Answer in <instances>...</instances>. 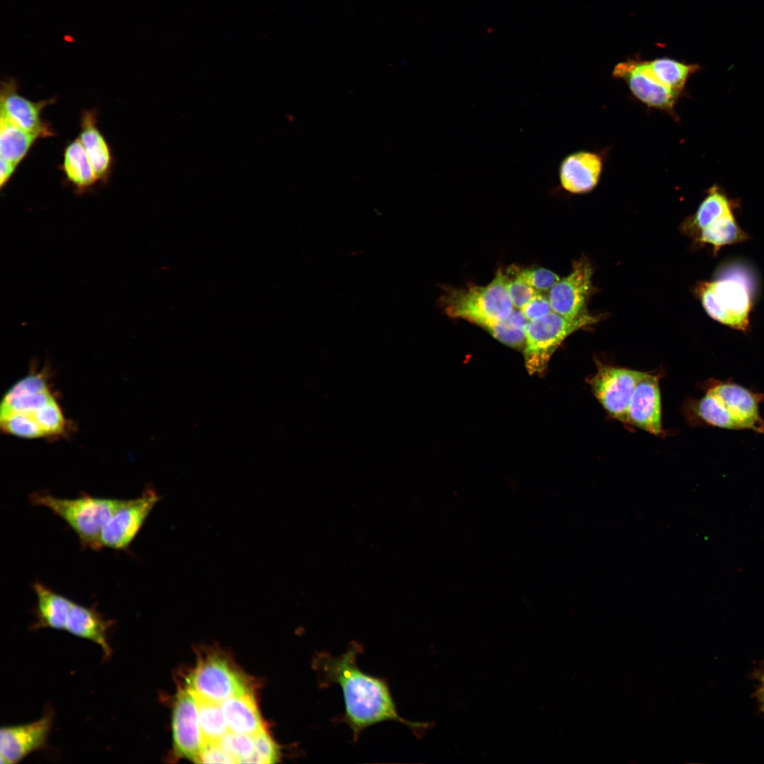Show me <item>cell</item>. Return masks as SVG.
Listing matches in <instances>:
<instances>
[{
  "label": "cell",
  "instance_id": "6da1fadb",
  "mask_svg": "<svg viewBox=\"0 0 764 764\" xmlns=\"http://www.w3.org/2000/svg\"><path fill=\"white\" fill-rule=\"evenodd\" d=\"M363 647L353 641L341 655L327 652L313 655L311 668L320 688L338 685L342 690L345 712L337 719L352 730L354 741L366 728L385 721H395L415 729L422 725L400 716L386 679L369 675L360 669L358 656Z\"/></svg>",
  "mask_w": 764,
  "mask_h": 764
},
{
  "label": "cell",
  "instance_id": "7a4b0ae2",
  "mask_svg": "<svg viewBox=\"0 0 764 764\" xmlns=\"http://www.w3.org/2000/svg\"><path fill=\"white\" fill-rule=\"evenodd\" d=\"M764 393L748 389L733 381L710 379L704 395L690 404L695 424L729 430H751L764 434L760 405Z\"/></svg>",
  "mask_w": 764,
  "mask_h": 764
},
{
  "label": "cell",
  "instance_id": "3957f363",
  "mask_svg": "<svg viewBox=\"0 0 764 764\" xmlns=\"http://www.w3.org/2000/svg\"><path fill=\"white\" fill-rule=\"evenodd\" d=\"M695 291L711 318L744 333L748 331L754 294L746 275L722 271L714 279L699 283Z\"/></svg>",
  "mask_w": 764,
  "mask_h": 764
},
{
  "label": "cell",
  "instance_id": "277c9868",
  "mask_svg": "<svg viewBox=\"0 0 764 764\" xmlns=\"http://www.w3.org/2000/svg\"><path fill=\"white\" fill-rule=\"evenodd\" d=\"M440 301L448 317L466 320L485 330L507 319L514 309L500 269L488 284L447 289Z\"/></svg>",
  "mask_w": 764,
  "mask_h": 764
},
{
  "label": "cell",
  "instance_id": "5b68a950",
  "mask_svg": "<svg viewBox=\"0 0 764 764\" xmlns=\"http://www.w3.org/2000/svg\"><path fill=\"white\" fill-rule=\"evenodd\" d=\"M34 505L50 509L60 517L76 534L84 548L101 549V531L125 499L96 497L83 494L74 499L59 498L46 493H33L29 498Z\"/></svg>",
  "mask_w": 764,
  "mask_h": 764
},
{
  "label": "cell",
  "instance_id": "8992f818",
  "mask_svg": "<svg viewBox=\"0 0 764 764\" xmlns=\"http://www.w3.org/2000/svg\"><path fill=\"white\" fill-rule=\"evenodd\" d=\"M596 321V317L589 313L570 319L553 311L529 321L525 328L523 349L528 372L531 375L543 374L552 355L566 337Z\"/></svg>",
  "mask_w": 764,
  "mask_h": 764
},
{
  "label": "cell",
  "instance_id": "52a82bcc",
  "mask_svg": "<svg viewBox=\"0 0 764 764\" xmlns=\"http://www.w3.org/2000/svg\"><path fill=\"white\" fill-rule=\"evenodd\" d=\"M187 684L195 697L218 704L250 692L243 676L215 656L201 661L189 674Z\"/></svg>",
  "mask_w": 764,
  "mask_h": 764
},
{
  "label": "cell",
  "instance_id": "ba28073f",
  "mask_svg": "<svg viewBox=\"0 0 764 764\" xmlns=\"http://www.w3.org/2000/svg\"><path fill=\"white\" fill-rule=\"evenodd\" d=\"M612 76L623 81L632 95L647 106L675 115V105L682 94L666 85L656 76L648 60L639 57L618 63Z\"/></svg>",
  "mask_w": 764,
  "mask_h": 764
},
{
  "label": "cell",
  "instance_id": "9c48e42d",
  "mask_svg": "<svg viewBox=\"0 0 764 764\" xmlns=\"http://www.w3.org/2000/svg\"><path fill=\"white\" fill-rule=\"evenodd\" d=\"M159 499L157 493L148 487L140 497L125 499L104 526L100 537L101 548L127 549Z\"/></svg>",
  "mask_w": 764,
  "mask_h": 764
},
{
  "label": "cell",
  "instance_id": "30bf717a",
  "mask_svg": "<svg viewBox=\"0 0 764 764\" xmlns=\"http://www.w3.org/2000/svg\"><path fill=\"white\" fill-rule=\"evenodd\" d=\"M645 372L600 365L589 378L598 402L613 418L627 423V414L635 388Z\"/></svg>",
  "mask_w": 764,
  "mask_h": 764
},
{
  "label": "cell",
  "instance_id": "8fae6325",
  "mask_svg": "<svg viewBox=\"0 0 764 764\" xmlns=\"http://www.w3.org/2000/svg\"><path fill=\"white\" fill-rule=\"evenodd\" d=\"M592 267L581 258L573 265L572 271L560 279L550 290L548 300L552 311L573 319L589 313L586 301L592 289Z\"/></svg>",
  "mask_w": 764,
  "mask_h": 764
},
{
  "label": "cell",
  "instance_id": "7c38bea8",
  "mask_svg": "<svg viewBox=\"0 0 764 764\" xmlns=\"http://www.w3.org/2000/svg\"><path fill=\"white\" fill-rule=\"evenodd\" d=\"M52 723L53 712L50 710L34 722L1 727L0 729L1 763H17L30 753L44 748Z\"/></svg>",
  "mask_w": 764,
  "mask_h": 764
},
{
  "label": "cell",
  "instance_id": "4fadbf2b",
  "mask_svg": "<svg viewBox=\"0 0 764 764\" xmlns=\"http://www.w3.org/2000/svg\"><path fill=\"white\" fill-rule=\"evenodd\" d=\"M172 727L176 751L197 762L204 740L199 722L197 700L187 688L181 690L177 695Z\"/></svg>",
  "mask_w": 764,
  "mask_h": 764
},
{
  "label": "cell",
  "instance_id": "5bb4252c",
  "mask_svg": "<svg viewBox=\"0 0 764 764\" xmlns=\"http://www.w3.org/2000/svg\"><path fill=\"white\" fill-rule=\"evenodd\" d=\"M18 83L13 79L4 80L1 86L0 113L23 129L38 133L42 137L54 135L50 125L41 118V112L55 100L50 98L38 102L21 96Z\"/></svg>",
  "mask_w": 764,
  "mask_h": 764
},
{
  "label": "cell",
  "instance_id": "9a60e30c",
  "mask_svg": "<svg viewBox=\"0 0 764 764\" xmlns=\"http://www.w3.org/2000/svg\"><path fill=\"white\" fill-rule=\"evenodd\" d=\"M627 423L654 435L662 433L661 395L656 375L645 373L637 382L628 407Z\"/></svg>",
  "mask_w": 764,
  "mask_h": 764
},
{
  "label": "cell",
  "instance_id": "2e32d148",
  "mask_svg": "<svg viewBox=\"0 0 764 764\" xmlns=\"http://www.w3.org/2000/svg\"><path fill=\"white\" fill-rule=\"evenodd\" d=\"M602 168L603 160L598 154L586 151L572 153L560 163V187L572 194L589 192L598 185Z\"/></svg>",
  "mask_w": 764,
  "mask_h": 764
},
{
  "label": "cell",
  "instance_id": "e0dca14e",
  "mask_svg": "<svg viewBox=\"0 0 764 764\" xmlns=\"http://www.w3.org/2000/svg\"><path fill=\"white\" fill-rule=\"evenodd\" d=\"M106 620L96 606H86L74 603L69 613L64 631L76 637L91 641L102 649L106 659L111 657L112 649L108 634L113 625Z\"/></svg>",
  "mask_w": 764,
  "mask_h": 764
},
{
  "label": "cell",
  "instance_id": "ac0fdd59",
  "mask_svg": "<svg viewBox=\"0 0 764 764\" xmlns=\"http://www.w3.org/2000/svg\"><path fill=\"white\" fill-rule=\"evenodd\" d=\"M79 139L86 153L98 180L106 182L112 166L110 149L97 126L95 110H84L81 117Z\"/></svg>",
  "mask_w": 764,
  "mask_h": 764
},
{
  "label": "cell",
  "instance_id": "d6986e66",
  "mask_svg": "<svg viewBox=\"0 0 764 764\" xmlns=\"http://www.w3.org/2000/svg\"><path fill=\"white\" fill-rule=\"evenodd\" d=\"M52 398L45 380L40 375H30L6 393L1 405V415L23 412L33 415Z\"/></svg>",
  "mask_w": 764,
  "mask_h": 764
},
{
  "label": "cell",
  "instance_id": "ffe728a7",
  "mask_svg": "<svg viewBox=\"0 0 764 764\" xmlns=\"http://www.w3.org/2000/svg\"><path fill=\"white\" fill-rule=\"evenodd\" d=\"M36 596L35 622L33 629L50 628L64 630L74 601L54 591L40 581L33 584Z\"/></svg>",
  "mask_w": 764,
  "mask_h": 764
},
{
  "label": "cell",
  "instance_id": "44dd1931",
  "mask_svg": "<svg viewBox=\"0 0 764 764\" xmlns=\"http://www.w3.org/2000/svg\"><path fill=\"white\" fill-rule=\"evenodd\" d=\"M221 706L229 731L254 736L265 730L250 692L232 697Z\"/></svg>",
  "mask_w": 764,
  "mask_h": 764
},
{
  "label": "cell",
  "instance_id": "7402d4cb",
  "mask_svg": "<svg viewBox=\"0 0 764 764\" xmlns=\"http://www.w3.org/2000/svg\"><path fill=\"white\" fill-rule=\"evenodd\" d=\"M737 205L719 186L713 185L707 190L696 212L685 222V231L694 238L716 219L734 213Z\"/></svg>",
  "mask_w": 764,
  "mask_h": 764
},
{
  "label": "cell",
  "instance_id": "603a6c76",
  "mask_svg": "<svg viewBox=\"0 0 764 764\" xmlns=\"http://www.w3.org/2000/svg\"><path fill=\"white\" fill-rule=\"evenodd\" d=\"M41 137V134L23 129L1 114L0 158L18 166L35 141Z\"/></svg>",
  "mask_w": 764,
  "mask_h": 764
},
{
  "label": "cell",
  "instance_id": "cb8c5ba5",
  "mask_svg": "<svg viewBox=\"0 0 764 764\" xmlns=\"http://www.w3.org/2000/svg\"><path fill=\"white\" fill-rule=\"evenodd\" d=\"M62 169L79 193L92 187L98 178L79 138L68 144L64 155Z\"/></svg>",
  "mask_w": 764,
  "mask_h": 764
},
{
  "label": "cell",
  "instance_id": "d4e9b609",
  "mask_svg": "<svg viewBox=\"0 0 764 764\" xmlns=\"http://www.w3.org/2000/svg\"><path fill=\"white\" fill-rule=\"evenodd\" d=\"M749 238L748 233L738 224L734 213L716 219L694 237L698 243L711 245L714 255L724 246L741 243Z\"/></svg>",
  "mask_w": 764,
  "mask_h": 764
},
{
  "label": "cell",
  "instance_id": "484cf974",
  "mask_svg": "<svg viewBox=\"0 0 764 764\" xmlns=\"http://www.w3.org/2000/svg\"><path fill=\"white\" fill-rule=\"evenodd\" d=\"M661 81L671 90L683 94L688 79L701 69L698 64H689L669 57L648 60Z\"/></svg>",
  "mask_w": 764,
  "mask_h": 764
},
{
  "label": "cell",
  "instance_id": "4316f807",
  "mask_svg": "<svg viewBox=\"0 0 764 764\" xmlns=\"http://www.w3.org/2000/svg\"><path fill=\"white\" fill-rule=\"evenodd\" d=\"M195 698L204 743L218 742L228 731L221 704Z\"/></svg>",
  "mask_w": 764,
  "mask_h": 764
},
{
  "label": "cell",
  "instance_id": "83f0119b",
  "mask_svg": "<svg viewBox=\"0 0 764 764\" xmlns=\"http://www.w3.org/2000/svg\"><path fill=\"white\" fill-rule=\"evenodd\" d=\"M1 425L6 432L24 438H35L43 434L33 416L23 412L1 415Z\"/></svg>",
  "mask_w": 764,
  "mask_h": 764
},
{
  "label": "cell",
  "instance_id": "f1b7e54d",
  "mask_svg": "<svg viewBox=\"0 0 764 764\" xmlns=\"http://www.w3.org/2000/svg\"><path fill=\"white\" fill-rule=\"evenodd\" d=\"M43 436L61 434L64 428V419L60 407L52 398L33 415Z\"/></svg>",
  "mask_w": 764,
  "mask_h": 764
},
{
  "label": "cell",
  "instance_id": "f546056e",
  "mask_svg": "<svg viewBox=\"0 0 764 764\" xmlns=\"http://www.w3.org/2000/svg\"><path fill=\"white\" fill-rule=\"evenodd\" d=\"M218 743L224 751L236 760L237 763H245L255 751L253 736L250 735L228 731Z\"/></svg>",
  "mask_w": 764,
  "mask_h": 764
},
{
  "label": "cell",
  "instance_id": "4dcf8cb0",
  "mask_svg": "<svg viewBox=\"0 0 764 764\" xmlns=\"http://www.w3.org/2000/svg\"><path fill=\"white\" fill-rule=\"evenodd\" d=\"M253 736L255 743V751L253 754L245 761V763H276L278 760L280 754L279 747L267 731L263 730Z\"/></svg>",
  "mask_w": 764,
  "mask_h": 764
},
{
  "label": "cell",
  "instance_id": "1f68e13d",
  "mask_svg": "<svg viewBox=\"0 0 764 764\" xmlns=\"http://www.w3.org/2000/svg\"><path fill=\"white\" fill-rule=\"evenodd\" d=\"M514 275L506 277V287L509 296L516 308L520 309L529 302L539 291L528 285L519 274V270L514 267Z\"/></svg>",
  "mask_w": 764,
  "mask_h": 764
},
{
  "label": "cell",
  "instance_id": "d6a6232c",
  "mask_svg": "<svg viewBox=\"0 0 764 764\" xmlns=\"http://www.w3.org/2000/svg\"><path fill=\"white\" fill-rule=\"evenodd\" d=\"M519 274L528 285L541 293L550 290L560 279L557 274L543 267L519 270Z\"/></svg>",
  "mask_w": 764,
  "mask_h": 764
},
{
  "label": "cell",
  "instance_id": "836d02e7",
  "mask_svg": "<svg viewBox=\"0 0 764 764\" xmlns=\"http://www.w3.org/2000/svg\"><path fill=\"white\" fill-rule=\"evenodd\" d=\"M197 762L204 763H236V760L224 751L218 742H205Z\"/></svg>",
  "mask_w": 764,
  "mask_h": 764
},
{
  "label": "cell",
  "instance_id": "e575fe53",
  "mask_svg": "<svg viewBox=\"0 0 764 764\" xmlns=\"http://www.w3.org/2000/svg\"><path fill=\"white\" fill-rule=\"evenodd\" d=\"M520 311L528 322L552 312L548 297L543 295L541 292H538L529 302L520 308Z\"/></svg>",
  "mask_w": 764,
  "mask_h": 764
},
{
  "label": "cell",
  "instance_id": "d590c367",
  "mask_svg": "<svg viewBox=\"0 0 764 764\" xmlns=\"http://www.w3.org/2000/svg\"><path fill=\"white\" fill-rule=\"evenodd\" d=\"M18 165L1 158L0 187L3 188L15 172Z\"/></svg>",
  "mask_w": 764,
  "mask_h": 764
},
{
  "label": "cell",
  "instance_id": "8d00e7d4",
  "mask_svg": "<svg viewBox=\"0 0 764 764\" xmlns=\"http://www.w3.org/2000/svg\"><path fill=\"white\" fill-rule=\"evenodd\" d=\"M760 685L758 688V699L764 710V670L760 674Z\"/></svg>",
  "mask_w": 764,
  "mask_h": 764
}]
</instances>
